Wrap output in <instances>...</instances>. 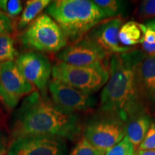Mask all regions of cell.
Wrapping results in <instances>:
<instances>
[{
  "instance_id": "cell-1",
  "label": "cell",
  "mask_w": 155,
  "mask_h": 155,
  "mask_svg": "<svg viewBox=\"0 0 155 155\" xmlns=\"http://www.w3.org/2000/svg\"><path fill=\"white\" fill-rule=\"evenodd\" d=\"M81 124L76 114L59 109L45 92L33 91L23 100L12 117L13 139L28 136H47L62 139H75Z\"/></svg>"
},
{
  "instance_id": "cell-2",
  "label": "cell",
  "mask_w": 155,
  "mask_h": 155,
  "mask_svg": "<svg viewBox=\"0 0 155 155\" xmlns=\"http://www.w3.org/2000/svg\"><path fill=\"white\" fill-rule=\"evenodd\" d=\"M144 54L142 50H131L110 57L109 78L101 94L100 110L117 114L126 122L131 114L147 108L137 81V67Z\"/></svg>"
},
{
  "instance_id": "cell-3",
  "label": "cell",
  "mask_w": 155,
  "mask_h": 155,
  "mask_svg": "<svg viewBox=\"0 0 155 155\" xmlns=\"http://www.w3.org/2000/svg\"><path fill=\"white\" fill-rule=\"evenodd\" d=\"M47 12L61 28L68 41L82 40L106 17L88 0H57L47 7Z\"/></svg>"
},
{
  "instance_id": "cell-4",
  "label": "cell",
  "mask_w": 155,
  "mask_h": 155,
  "mask_svg": "<svg viewBox=\"0 0 155 155\" xmlns=\"http://www.w3.org/2000/svg\"><path fill=\"white\" fill-rule=\"evenodd\" d=\"M126 136L125 122L119 115L100 110L89 120L83 137L105 155Z\"/></svg>"
},
{
  "instance_id": "cell-5",
  "label": "cell",
  "mask_w": 155,
  "mask_h": 155,
  "mask_svg": "<svg viewBox=\"0 0 155 155\" xmlns=\"http://www.w3.org/2000/svg\"><path fill=\"white\" fill-rule=\"evenodd\" d=\"M53 79L92 95L107 83L108 68L106 66L79 67L58 61L52 68Z\"/></svg>"
},
{
  "instance_id": "cell-6",
  "label": "cell",
  "mask_w": 155,
  "mask_h": 155,
  "mask_svg": "<svg viewBox=\"0 0 155 155\" xmlns=\"http://www.w3.org/2000/svg\"><path fill=\"white\" fill-rule=\"evenodd\" d=\"M25 47L44 53H58L67 46L68 40L53 18L42 15L29 25L20 36Z\"/></svg>"
},
{
  "instance_id": "cell-7",
  "label": "cell",
  "mask_w": 155,
  "mask_h": 155,
  "mask_svg": "<svg viewBox=\"0 0 155 155\" xmlns=\"http://www.w3.org/2000/svg\"><path fill=\"white\" fill-rule=\"evenodd\" d=\"M34 90V86L21 74L15 62L0 64V101L6 107L14 109L23 97Z\"/></svg>"
},
{
  "instance_id": "cell-8",
  "label": "cell",
  "mask_w": 155,
  "mask_h": 155,
  "mask_svg": "<svg viewBox=\"0 0 155 155\" xmlns=\"http://www.w3.org/2000/svg\"><path fill=\"white\" fill-rule=\"evenodd\" d=\"M56 57L59 61L74 66L108 68L109 65L108 55L86 37L64 48Z\"/></svg>"
},
{
  "instance_id": "cell-9",
  "label": "cell",
  "mask_w": 155,
  "mask_h": 155,
  "mask_svg": "<svg viewBox=\"0 0 155 155\" xmlns=\"http://www.w3.org/2000/svg\"><path fill=\"white\" fill-rule=\"evenodd\" d=\"M48 88L53 104L67 114H75L78 112L87 111L96 106V100L94 96L59 81L50 80Z\"/></svg>"
},
{
  "instance_id": "cell-10",
  "label": "cell",
  "mask_w": 155,
  "mask_h": 155,
  "mask_svg": "<svg viewBox=\"0 0 155 155\" xmlns=\"http://www.w3.org/2000/svg\"><path fill=\"white\" fill-rule=\"evenodd\" d=\"M64 139L47 136H28L13 139L8 155H65Z\"/></svg>"
},
{
  "instance_id": "cell-11",
  "label": "cell",
  "mask_w": 155,
  "mask_h": 155,
  "mask_svg": "<svg viewBox=\"0 0 155 155\" xmlns=\"http://www.w3.org/2000/svg\"><path fill=\"white\" fill-rule=\"evenodd\" d=\"M15 64L27 81L44 92L49 85L53 68L46 56L37 52H27L17 58Z\"/></svg>"
},
{
  "instance_id": "cell-12",
  "label": "cell",
  "mask_w": 155,
  "mask_h": 155,
  "mask_svg": "<svg viewBox=\"0 0 155 155\" xmlns=\"http://www.w3.org/2000/svg\"><path fill=\"white\" fill-rule=\"evenodd\" d=\"M124 23V21L121 17L104 19L93 28L86 38L110 57L114 54L130 51L131 48L122 45L119 40V30Z\"/></svg>"
},
{
  "instance_id": "cell-13",
  "label": "cell",
  "mask_w": 155,
  "mask_h": 155,
  "mask_svg": "<svg viewBox=\"0 0 155 155\" xmlns=\"http://www.w3.org/2000/svg\"><path fill=\"white\" fill-rule=\"evenodd\" d=\"M137 81L142 102L149 110L155 108V55H143L137 67Z\"/></svg>"
},
{
  "instance_id": "cell-14",
  "label": "cell",
  "mask_w": 155,
  "mask_h": 155,
  "mask_svg": "<svg viewBox=\"0 0 155 155\" xmlns=\"http://www.w3.org/2000/svg\"><path fill=\"white\" fill-rule=\"evenodd\" d=\"M152 124L150 110L144 108L131 114L125 122L126 137L134 147L135 150L144 139L145 135Z\"/></svg>"
},
{
  "instance_id": "cell-15",
  "label": "cell",
  "mask_w": 155,
  "mask_h": 155,
  "mask_svg": "<svg viewBox=\"0 0 155 155\" xmlns=\"http://www.w3.org/2000/svg\"><path fill=\"white\" fill-rule=\"evenodd\" d=\"M145 27L143 23L129 21L124 23L119 30V40L122 45L131 48L142 44L144 40Z\"/></svg>"
},
{
  "instance_id": "cell-16",
  "label": "cell",
  "mask_w": 155,
  "mask_h": 155,
  "mask_svg": "<svg viewBox=\"0 0 155 155\" xmlns=\"http://www.w3.org/2000/svg\"><path fill=\"white\" fill-rule=\"evenodd\" d=\"M52 2L50 0H30L26 2V6L19 19L17 28L19 30L30 24L33 19L44 9L47 8Z\"/></svg>"
},
{
  "instance_id": "cell-17",
  "label": "cell",
  "mask_w": 155,
  "mask_h": 155,
  "mask_svg": "<svg viewBox=\"0 0 155 155\" xmlns=\"http://www.w3.org/2000/svg\"><path fill=\"white\" fill-rule=\"evenodd\" d=\"M94 3L104 12L106 19L121 17L126 10L125 2L119 0H95Z\"/></svg>"
},
{
  "instance_id": "cell-18",
  "label": "cell",
  "mask_w": 155,
  "mask_h": 155,
  "mask_svg": "<svg viewBox=\"0 0 155 155\" xmlns=\"http://www.w3.org/2000/svg\"><path fill=\"white\" fill-rule=\"evenodd\" d=\"M18 56L12 38L9 35L0 36V64L13 61Z\"/></svg>"
},
{
  "instance_id": "cell-19",
  "label": "cell",
  "mask_w": 155,
  "mask_h": 155,
  "mask_svg": "<svg viewBox=\"0 0 155 155\" xmlns=\"http://www.w3.org/2000/svg\"><path fill=\"white\" fill-rule=\"evenodd\" d=\"M144 40L141 44L142 51L148 55H155V19L144 21Z\"/></svg>"
},
{
  "instance_id": "cell-20",
  "label": "cell",
  "mask_w": 155,
  "mask_h": 155,
  "mask_svg": "<svg viewBox=\"0 0 155 155\" xmlns=\"http://www.w3.org/2000/svg\"><path fill=\"white\" fill-rule=\"evenodd\" d=\"M136 15L141 21L155 19V0L142 1L137 9Z\"/></svg>"
},
{
  "instance_id": "cell-21",
  "label": "cell",
  "mask_w": 155,
  "mask_h": 155,
  "mask_svg": "<svg viewBox=\"0 0 155 155\" xmlns=\"http://www.w3.org/2000/svg\"><path fill=\"white\" fill-rule=\"evenodd\" d=\"M0 10L9 17H15L22 11V4L19 0H0Z\"/></svg>"
},
{
  "instance_id": "cell-22",
  "label": "cell",
  "mask_w": 155,
  "mask_h": 155,
  "mask_svg": "<svg viewBox=\"0 0 155 155\" xmlns=\"http://www.w3.org/2000/svg\"><path fill=\"white\" fill-rule=\"evenodd\" d=\"M69 155H104L82 137L74 147Z\"/></svg>"
},
{
  "instance_id": "cell-23",
  "label": "cell",
  "mask_w": 155,
  "mask_h": 155,
  "mask_svg": "<svg viewBox=\"0 0 155 155\" xmlns=\"http://www.w3.org/2000/svg\"><path fill=\"white\" fill-rule=\"evenodd\" d=\"M135 151L134 145L125 136L121 141L108 150L105 155H134Z\"/></svg>"
},
{
  "instance_id": "cell-24",
  "label": "cell",
  "mask_w": 155,
  "mask_h": 155,
  "mask_svg": "<svg viewBox=\"0 0 155 155\" xmlns=\"http://www.w3.org/2000/svg\"><path fill=\"white\" fill-rule=\"evenodd\" d=\"M155 150V124H152L137 150Z\"/></svg>"
},
{
  "instance_id": "cell-25",
  "label": "cell",
  "mask_w": 155,
  "mask_h": 155,
  "mask_svg": "<svg viewBox=\"0 0 155 155\" xmlns=\"http://www.w3.org/2000/svg\"><path fill=\"white\" fill-rule=\"evenodd\" d=\"M13 30V25L9 17L0 10V36L9 35Z\"/></svg>"
},
{
  "instance_id": "cell-26",
  "label": "cell",
  "mask_w": 155,
  "mask_h": 155,
  "mask_svg": "<svg viewBox=\"0 0 155 155\" xmlns=\"http://www.w3.org/2000/svg\"><path fill=\"white\" fill-rule=\"evenodd\" d=\"M7 150V141L5 135L0 130V155H5Z\"/></svg>"
},
{
  "instance_id": "cell-27",
  "label": "cell",
  "mask_w": 155,
  "mask_h": 155,
  "mask_svg": "<svg viewBox=\"0 0 155 155\" xmlns=\"http://www.w3.org/2000/svg\"><path fill=\"white\" fill-rule=\"evenodd\" d=\"M134 155H155L154 150H137Z\"/></svg>"
}]
</instances>
